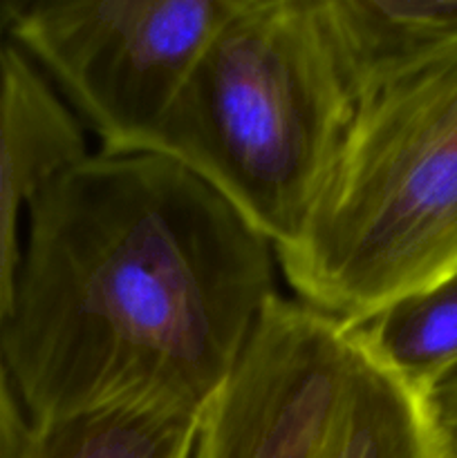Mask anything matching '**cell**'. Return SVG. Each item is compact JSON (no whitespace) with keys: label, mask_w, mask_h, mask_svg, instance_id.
<instances>
[{"label":"cell","mask_w":457,"mask_h":458,"mask_svg":"<svg viewBox=\"0 0 457 458\" xmlns=\"http://www.w3.org/2000/svg\"><path fill=\"white\" fill-rule=\"evenodd\" d=\"M27 432H30V425L0 360V458H21Z\"/></svg>","instance_id":"obj_12"},{"label":"cell","mask_w":457,"mask_h":458,"mask_svg":"<svg viewBox=\"0 0 457 458\" xmlns=\"http://www.w3.org/2000/svg\"><path fill=\"white\" fill-rule=\"evenodd\" d=\"M357 353L352 327L278 293L202 410L193 458H318Z\"/></svg>","instance_id":"obj_5"},{"label":"cell","mask_w":457,"mask_h":458,"mask_svg":"<svg viewBox=\"0 0 457 458\" xmlns=\"http://www.w3.org/2000/svg\"><path fill=\"white\" fill-rule=\"evenodd\" d=\"M358 347L424 396L457 365V267L352 327Z\"/></svg>","instance_id":"obj_9"},{"label":"cell","mask_w":457,"mask_h":458,"mask_svg":"<svg viewBox=\"0 0 457 458\" xmlns=\"http://www.w3.org/2000/svg\"><path fill=\"white\" fill-rule=\"evenodd\" d=\"M200 416L119 410L30 425L21 458H193Z\"/></svg>","instance_id":"obj_10"},{"label":"cell","mask_w":457,"mask_h":458,"mask_svg":"<svg viewBox=\"0 0 457 458\" xmlns=\"http://www.w3.org/2000/svg\"><path fill=\"white\" fill-rule=\"evenodd\" d=\"M426 414L444 458H457V365L424 394Z\"/></svg>","instance_id":"obj_11"},{"label":"cell","mask_w":457,"mask_h":458,"mask_svg":"<svg viewBox=\"0 0 457 458\" xmlns=\"http://www.w3.org/2000/svg\"><path fill=\"white\" fill-rule=\"evenodd\" d=\"M237 0H36L12 36L106 155L146 152Z\"/></svg>","instance_id":"obj_4"},{"label":"cell","mask_w":457,"mask_h":458,"mask_svg":"<svg viewBox=\"0 0 457 458\" xmlns=\"http://www.w3.org/2000/svg\"><path fill=\"white\" fill-rule=\"evenodd\" d=\"M318 458L444 456L426 414L424 396L358 347Z\"/></svg>","instance_id":"obj_8"},{"label":"cell","mask_w":457,"mask_h":458,"mask_svg":"<svg viewBox=\"0 0 457 458\" xmlns=\"http://www.w3.org/2000/svg\"><path fill=\"white\" fill-rule=\"evenodd\" d=\"M276 250L155 152H90L27 206L0 360L27 425L142 407L200 416L276 291Z\"/></svg>","instance_id":"obj_1"},{"label":"cell","mask_w":457,"mask_h":458,"mask_svg":"<svg viewBox=\"0 0 457 458\" xmlns=\"http://www.w3.org/2000/svg\"><path fill=\"white\" fill-rule=\"evenodd\" d=\"M21 0H0V327L21 267V215L63 170L90 155L74 112L13 40Z\"/></svg>","instance_id":"obj_6"},{"label":"cell","mask_w":457,"mask_h":458,"mask_svg":"<svg viewBox=\"0 0 457 458\" xmlns=\"http://www.w3.org/2000/svg\"><path fill=\"white\" fill-rule=\"evenodd\" d=\"M276 259L296 300L349 327L457 267V47L357 103Z\"/></svg>","instance_id":"obj_3"},{"label":"cell","mask_w":457,"mask_h":458,"mask_svg":"<svg viewBox=\"0 0 457 458\" xmlns=\"http://www.w3.org/2000/svg\"><path fill=\"white\" fill-rule=\"evenodd\" d=\"M354 112L325 0H237L146 152L191 170L278 253L303 231Z\"/></svg>","instance_id":"obj_2"},{"label":"cell","mask_w":457,"mask_h":458,"mask_svg":"<svg viewBox=\"0 0 457 458\" xmlns=\"http://www.w3.org/2000/svg\"><path fill=\"white\" fill-rule=\"evenodd\" d=\"M357 103L457 47V0H325Z\"/></svg>","instance_id":"obj_7"}]
</instances>
